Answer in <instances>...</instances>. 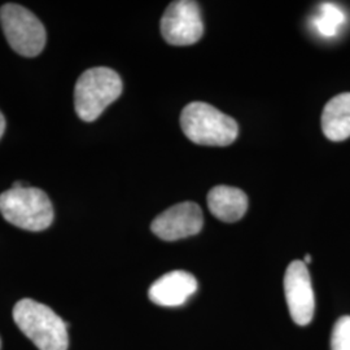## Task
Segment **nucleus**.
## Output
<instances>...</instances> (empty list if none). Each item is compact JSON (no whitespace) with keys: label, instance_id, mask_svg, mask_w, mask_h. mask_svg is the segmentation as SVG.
<instances>
[{"label":"nucleus","instance_id":"f257e3e1","mask_svg":"<svg viewBox=\"0 0 350 350\" xmlns=\"http://www.w3.org/2000/svg\"><path fill=\"white\" fill-rule=\"evenodd\" d=\"M13 319L39 350H68V325L51 308L24 299L13 308Z\"/></svg>","mask_w":350,"mask_h":350},{"label":"nucleus","instance_id":"f03ea898","mask_svg":"<svg viewBox=\"0 0 350 350\" xmlns=\"http://www.w3.org/2000/svg\"><path fill=\"white\" fill-rule=\"evenodd\" d=\"M180 126L185 135L200 146L225 147L238 138L237 121L202 101H193L185 107L180 114Z\"/></svg>","mask_w":350,"mask_h":350},{"label":"nucleus","instance_id":"7ed1b4c3","mask_svg":"<svg viewBox=\"0 0 350 350\" xmlns=\"http://www.w3.org/2000/svg\"><path fill=\"white\" fill-rule=\"evenodd\" d=\"M122 79L109 68H91L78 78L75 88V112L82 121L98 120L105 108L122 94Z\"/></svg>","mask_w":350,"mask_h":350},{"label":"nucleus","instance_id":"20e7f679","mask_svg":"<svg viewBox=\"0 0 350 350\" xmlns=\"http://www.w3.org/2000/svg\"><path fill=\"white\" fill-rule=\"evenodd\" d=\"M0 213L11 225L36 232L49 228L53 221L50 198L39 188H11L3 192Z\"/></svg>","mask_w":350,"mask_h":350},{"label":"nucleus","instance_id":"39448f33","mask_svg":"<svg viewBox=\"0 0 350 350\" xmlns=\"http://www.w3.org/2000/svg\"><path fill=\"white\" fill-rule=\"evenodd\" d=\"M0 24L7 42L18 55L36 57L46 46V29L34 13L8 3L0 8Z\"/></svg>","mask_w":350,"mask_h":350},{"label":"nucleus","instance_id":"423d86ee","mask_svg":"<svg viewBox=\"0 0 350 350\" xmlns=\"http://www.w3.org/2000/svg\"><path fill=\"white\" fill-rule=\"evenodd\" d=\"M204 33L200 7L196 1L176 0L163 13L161 34L172 46H191L200 40Z\"/></svg>","mask_w":350,"mask_h":350},{"label":"nucleus","instance_id":"0eeeda50","mask_svg":"<svg viewBox=\"0 0 350 350\" xmlns=\"http://www.w3.org/2000/svg\"><path fill=\"white\" fill-rule=\"evenodd\" d=\"M284 293L293 322L299 325H309L313 321L315 299L312 278L302 261H293L288 265L284 275Z\"/></svg>","mask_w":350,"mask_h":350},{"label":"nucleus","instance_id":"6e6552de","mask_svg":"<svg viewBox=\"0 0 350 350\" xmlns=\"http://www.w3.org/2000/svg\"><path fill=\"white\" fill-rule=\"evenodd\" d=\"M204 225L201 208L192 201L176 204L157 215L150 230L157 238L165 241H175L199 234Z\"/></svg>","mask_w":350,"mask_h":350},{"label":"nucleus","instance_id":"1a4fd4ad","mask_svg":"<svg viewBox=\"0 0 350 350\" xmlns=\"http://www.w3.org/2000/svg\"><path fill=\"white\" fill-rule=\"evenodd\" d=\"M196 278L187 271L176 270L157 279L148 291L150 300L165 308H176L187 302L198 291Z\"/></svg>","mask_w":350,"mask_h":350},{"label":"nucleus","instance_id":"9d476101","mask_svg":"<svg viewBox=\"0 0 350 350\" xmlns=\"http://www.w3.org/2000/svg\"><path fill=\"white\" fill-rule=\"evenodd\" d=\"M208 206L218 219L226 224H234L247 213L248 198L239 188L217 186L208 193Z\"/></svg>","mask_w":350,"mask_h":350},{"label":"nucleus","instance_id":"9b49d317","mask_svg":"<svg viewBox=\"0 0 350 350\" xmlns=\"http://www.w3.org/2000/svg\"><path fill=\"white\" fill-rule=\"evenodd\" d=\"M322 130L332 142L350 137V92L340 94L325 104L322 113Z\"/></svg>","mask_w":350,"mask_h":350},{"label":"nucleus","instance_id":"f8f14e48","mask_svg":"<svg viewBox=\"0 0 350 350\" xmlns=\"http://www.w3.org/2000/svg\"><path fill=\"white\" fill-rule=\"evenodd\" d=\"M345 23V13L332 3H323L319 14L314 18V26L323 37H335L338 30Z\"/></svg>","mask_w":350,"mask_h":350},{"label":"nucleus","instance_id":"ddd939ff","mask_svg":"<svg viewBox=\"0 0 350 350\" xmlns=\"http://www.w3.org/2000/svg\"><path fill=\"white\" fill-rule=\"evenodd\" d=\"M331 349L350 350V315L338 318L331 336Z\"/></svg>","mask_w":350,"mask_h":350},{"label":"nucleus","instance_id":"4468645a","mask_svg":"<svg viewBox=\"0 0 350 350\" xmlns=\"http://www.w3.org/2000/svg\"><path fill=\"white\" fill-rule=\"evenodd\" d=\"M4 130H5V118H4L3 113L0 112V139L4 134Z\"/></svg>","mask_w":350,"mask_h":350},{"label":"nucleus","instance_id":"2eb2a0df","mask_svg":"<svg viewBox=\"0 0 350 350\" xmlns=\"http://www.w3.org/2000/svg\"><path fill=\"white\" fill-rule=\"evenodd\" d=\"M25 186H24V183L23 182H14L13 183L12 188H24Z\"/></svg>","mask_w":350,"mask_h":350},{"label":"nucleus","instance_id":"dca6fc26","mask_svg":"<svg viewBox=\"0 0 350 350\" xmlns=\"http://www.w3.org/2000/svg\"><path fill=\"white\" fill-rule=\"evenodd\" d=\"M310 262H312V257H310V254H306V256H305V260H304V263L308 265V263Z\"/></svg>","mask_w":350,"mask_h":350}]
</instances>
